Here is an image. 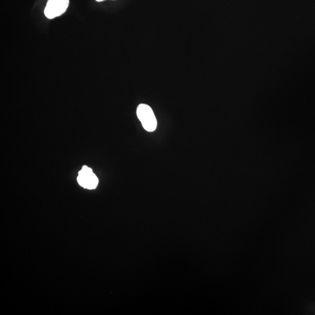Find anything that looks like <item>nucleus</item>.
<instances>
[{
	"label": "nucleus",
	"mask_w": 315,
	"mask_h": 315,
	"mask_svg": "<svg viewBox=\"0 0 315 315\" xmlns=\"http://www.w3.org/2000/svg\"><path fill=\"white\" fill-rule=\"evenodd\" d=\"M137 115L143 127L147 132H152L157 129V120L153 111L145 104L140 105L137 109Z\"/></svg>",
	"instance_id": "nucleus-1"
},
{
	"label": "nucleus",
	"mask_w": 315,
	"mask_h": 315,
	"mask_svg": "<svg viewBox=\"0 0 315 315\" xmlns=\"http://www.w3.org/2000/svg\"><path fill=\"white\" fill-rule=\"evenodd\" d=\"M69 5V0H48L45 9L46 17L54 19L63 14Z\"/></svg>",
	"instance_id": "nucleus-2"
},
{
	"label": "nucleus",
	"mask_w": 315,
	"mask_h": 315,
	"mask_svg": "<svg viewBox=\"0 0 315 315\" xmlns=\"http://www.w3.org/2000/svg\"><path fill=\"white\" fill-rule=\"evenodd\" d=\"M77 181L81 186L89 190L95 189L99 182L97 176L93 173L91 168L86 166H84L79 172Z\"/></svg>",
	"instance_id": "nucleus-3"
},
{
	"label": "nucleus",
	"mask_w": 315,
	"mask_h": 315,
	"mask_svg": "<svg viewBox=\"0 0 315 315\" xmlns=\"http://www.w3.org/2000/svg\"><path fill=\"white\" fill-rule=\"evenodd\" d=\"M96 1H97L98 2H101V1H104V0H96Z\"/></svg>",
	"instance_id": "nucleus-4"
}]
</instances>
